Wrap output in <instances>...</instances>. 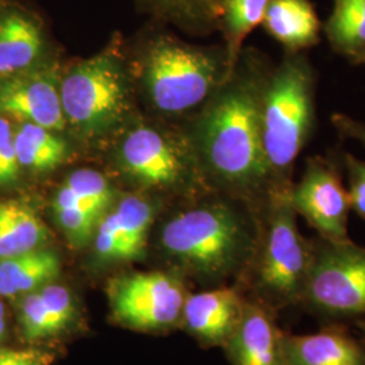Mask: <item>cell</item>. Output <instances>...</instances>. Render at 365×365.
I'll return each mask as SVG.
<instances>
[{"label": "cell", "instance_id": "obj_6", "mask_svg": "<svg viewBox=\"0 0 365 365\" xmlns=\"http://www.w3.org/2000/svg\"><path fill=\"white\" fill-rule=\"evenodd\" d=\"M313 259L299 307L324 324L365 318V247L312 238Z\"/></svg>", "mask_w": 365, "mask_h": 365}, {"label": "cell", "instance_id": "obj_8", "mask_svg": "<svg viewBox=\"0 0 365 365\" xmlns=\"http://www.w3.org/2000/svg\"><path fill=\"white\" fill-rule=\"evenodd\" d=\"M113 314L120 324L140 330L175 325L182 319L185 288L164 272H137L114 279L108 287Z\"/></svg>", "mask_w": 365, "mask_h": 365}, {"label": "cell", "instance_id": "obj_27", "mask_svg": "<svg viewBox=\"0 0 365 365\" xmlns=\"http://www.w3.org/2000/svg\"><path fill=\"white\" fill-rule=\"evenodd\" d=\"M342 167L348 178V196L351 210L365 220V161L353 156L352 153H342Z\"/></svg>", "mask_w": 365, "mask_h": 365}, {"label": "cell", "instance_id": "obj_12", "mask_svg": "<svg viewBox=\"0 0 365 365\" xmlns=\"http://www.w3.org/2000/svg\"><path fill=\"white\" fill-rule=\"evenodd\" d=\"M284 336L276 312L245 299L241 319L223 346L233 365H286Z\"/></svg>", "mask_w": 365, "mask_h": 365}, {"label": "cell", "instance_id": "obj_5", "mask_svg": "<svg viewBox=\"0 0 365 365\" xmlns=\"http://www.w3.org/2000/svg\"><path fill=\"white\" fill-rule=\"evenodd\" d=\"M227 78L226 56L161 37L146 54L145 83L158 110L180 114L207 103Z\"/></svg>", "mask_w": 365, "mask_h": 365}, {"label": "cell", "instance_id": "obj_24", "mask_svg": "<svg viewBox=\"0 0 365 365\" xmlns=\"http://www.w3.org/2000/svg\"><path fill=\"white\" fill-rule=\"evenodd\" d=\"M113 197L105 176L96 170H80L68 176L57 191L53 207H78L102 217Z\"/></svg>", "mask_w": 365, "mask_h": 365}, {"label": "cell", "instance_id": "obj_29", "mask_svg": "<svg viewBox=\"0 0 365 365\" xmlns=\"http://www.w3.org/2000/svg\"><path fill=\"white\" fill-rule=\"evenodd\" d=\"M54 353L27 348V349H0V365H51Z\"/></svg>", "mask_w": 365, "mask_h": 365}, {"label": "cell", "instance_id": "obj_30", "mask_svg": "<svg viewBox=\"0 0 365 365\" xmlns=\"http://www.w3.org/2000/svg\"><path fill=\"white\" fill-rule=\"evenodd\" d=\"M331 125L342 138L356 141L365 148V122L344 113H334Z\"/></svg>", "mask_w": 365, "mask_h": 365}, {"label": "cell", "instance_id": "obj_19", "mask_svg": "<svg viewBox=\"0 0 365 365\" xmlns=\"http://www.w3.org/2000/svg\"><path fill=\"white\" fill-rule=\"evenodd\" d=\"M322 30L330 48L357 66L365 56V0H334Z\"/></svg>", "mask_w": 365, "mask_h": 365}, {"label": "cell", "instance_id": "obj_21", "mask_svg": "<svg viewBox=\"0 0 365 365\" xmlns=\"http://www.w3.org/2000/svg\"><path fill=\"white\" fill-rule=\"evenodd\" d=\"M14 143L21 168L48 172L66 160V141L39 125L22 122L14 131Z\"/></svg>", "mask_w": 365, "mask_h": 365}, {"label": "cell", "instance_id": "obj_31", "mask_svg": "<svg viewBox=\"0 0 365 365\" xmlns=\"http://www.w3.org/2000/svg\"><path fill=\"white\" fill-rule=\"evenodd\" d=\"M7 333V313L3 302L0 300V342L6 337Z\"/></svg>", "mask_w": 365, "mask_h": 365}, {"label": "cell", "instance_id": "obj_15", "mask_svg": "<svg viewBox=\"0 0 365 365\" xmlns=\"http://www.w3.org/2000/svg\"><path fill=\"white\" fill-rule=\"evenodd\" d=\"M38 18L13 0H0V78L25 72L43 49Z\"/></svg>", "mask_w": 365, "mask_h": 365}, {"label": "cell", "instance_id": "obj_2", "mask_svg": "<svg viewBox=\"0 0 365 365\" xmlns=\"http://www.w3.org/2000/svg\"><path fill=\"white\" fill-rule=\"evenodd\" d=\"M235 196H214L175 215L161 242L170 256L202 282L221 284L244 274L259 241L261 211L240 206Z\"/></svg>", "mask_w": 365, "mask_h": 365}, {"label": "cell", "instance_id": "obj_23", "mask_svg": "<svg viewBox=\"0 0 365 365\" xmlns=\"http://www.w3.org/2000/svg\"><path fill=\"white\" fill-rule=\"evenodd\" d=\"M118 232L115 260L137 259L143 250L153 220L150 205L138 196H128L111 211Z\"/></svg>", "mask_w": 365, "mask_h": 365}, {"label": "cell", "instance_id": "obj_1", "mask_svg": "<svg viewBox=\"0 0 365 365\" xmlns=\"http://www.w3.org/2000/svg\"><path fill=\"white\" fill-rule=\"evenodd\" d=\"M269 69L233 72L207 101L196 128L202 172L261 211L274 194L261 137V92Z\"/></svg>", "mask_w": 365, "mask_h": 365}, {"label": "cell", "instance_id": "obj_4", "mask_svg": "<svg viewBox=\"0 0 365 365\" xmlns=\"http://www.w3.org/2000/svg\"><path fill=\"white\" fill-rule=\"evenodd\" d=\"M313 242L298 227L291 188L274 192L261 210V229L248 274L252 297L276 313L299 306L312 268Z\"/></svg>", "mask_w": 365, "mask_h": 365}, {"label": "cell", "instance_id": "obj_17", "mask_svg": "<svg viewBox=\"0 0 365 365\" xmlns=\"http://www.w3.org/2000/svg\"><path fill=\"white\" fill-rule=\"evenodd\" d=\"M261 26L284 52H307L321 41L322 24L310 0H269Z\"/></svg>", "mask_w": 365, "mask_h": 365}, {"label": "cell", "instance_id": "obj_9", "mask_svg": "<svg viewBox=\"0 0 365 365\" xmlns=\"http://www.w3.org/2000/svg\"><path fill=\"white\" fill-rule=\"evenodd\" d=\"M291 203L317 237L330 241L349 240L351 202L334 158L315 155L306 160L299 180L291 187Z\"/></svg>", "mask_w": 365, "mask_h": 365}, {"label": "cell", "instance_id": "obj_10", "mask_svg": "<svg viewBox=\"0 0 365 365\" xmlns=\"http://www.w3.org/2000/svg\"><path fill=\"white\" fill-rule=\"evenodd\" d=\"M119 158L125 172L145 185L164 187L196 173L197 158L150 128L131 130L120 145Z\"/></svg>", "mask_w": 365, "mask_h": 365}, {"label": "cell", "instance_id": "obj_18", "mask_svg": "<svg viewBox=\"0 0 365 365\" xmlns=\"http://www.w3.org/2000/svg\"><path fill=\"white\" fill-rule=\"evenodd\" d=\"M60 272L58 256L48 249H36L0 261V298L21 299L38 288L54 283Z\"/></svg>", "mask_w": 365, "mask_h": 365}, {"label": "cell", "instance_id": "obj_16", "mask_svg": "<svg viewBox=\"0 0 365 365\" xmlns=\"http://www.w3.org/2000/svg\"><path fill=\"white\" fill-rule=\"evenodd\" d=\"M76 313L68 288L51 283L19 299L18 321L29 341L49 339L71 325Z\"/></svg>", "mask_w": 365, "mask_h": 365}, {"label": "cell", "instance_id": "obj_28", "mask_svg": "<svg viewBox=\"0 0 365 365\" xmlns=\"http://www.w3.org/2000/svg\"><path fill=\"white\" fill-rule=\"evenodd\" d=\"M19 170L13 126L7 118L0 115V185L15 182L19 176Z\"/></svg>", "mask_w": 365, "mask_h": 365}, {"label": "cell", "instance_id": "obj_11", "mask_svg": "<svg viewBox=\"0 0 365 365\" xmlns=\"http://www.w3.org/2000/svg\"><path fill=\"white\" fill-rule=\"evenodd\" d=\"M0 114L49 130H63L66 119L61 105L60 86L53 71L21 72L0 84Z\"/></svg>", "mask_w": 365, "mask_h": 365}, {"label": "cell", "instance_id": "obj_7", "mask_svg": "<svg viewBox=\"0 0 365 365\" xmlns=\"http://www.w3.org/2000/svg\"><path fill=\"white\" fill-rule=\"evenodd\" d=\"M66 122L95 135L117 123L126 110V88L115 61L101 54L72 68L60 86Z\"/></svg>", "mask_w": 365, "mask_h": 365}, {"label": "cell", "instance_id": "obj_26", "mask_svg": "<svg viewBox=\"0 0 365 365\" xmlns=\"http://www.w3.org/2000/svg\"><path fill=\"white\" fill-rule=\"evenodd\" d=\"M54 215L66 237L75 245H84L101 222V217L78 207H53Z\"/></svg>", "mask_w": 365, "mask_h": 365}, {"label": "cell", "instance_id": "obj_14", "mask_svg": "<svg viewBox=\"0 0 365 365\" xmlns=\"http://www.w3.org/2000/svg\"><path fill=\"white\" fill-rule=\"evenodd\" d=\"M286 365H365V346L341 322L309 334L284 336Z\"/></svg>", "mask_w": 365, "mask_h": 365}, {"label": "cell", "instance_id": "obj_13", "mask_svg": "<svg viewBox=\"0 0 365 365\" xmlns=\"http://www.w3.org/2000/svg\"><path fill=\"white\" fill-rule=\"evenodd\" d=\"M245 306L240 288L218 286L188 295L182 307V322L202 344L225 345L238 325Z\"/></svg>", "mask_w": 365, "mask_h": 365}, {"label": "cell", "instance_id": "obj_3", "mask_svg": "<svg viewBox=\"0 0 365 365\" xmlns=\"http://www.w3.org/2000/svg\"><path fill=\"white\" fill-rule=\"evenodd\" d=\"M317 126V72L307 52H286L261 92V137L274 192L294 184L298 157Z\"/></svg>", "mask_w": 365, "mask_h": 365}, {"label": "cell", "instance_id": "obj_22", "mask_svg": "<svg viewBox=\"0 0 365 365\" xmlns=\"http://www.w3.org/2000/svg\"><path fill=\"white\" fill-rule=\"evenodd\" d=\"M269 0H225L222 6L220 26L226 38L227 76L233 72L241 56L245 38L262 25Z\"/></svg>", "mask_w": 365, "mask_h": 365}, {"label": "cell", "instance_id": "obj_32", "mask_svg": "<svg viewBox=\"0 0 365 365\" xmlns=\"http://www.w3.org/2000/svg\"><path fill=\"white\" fill-rule=\"evenodd\" d=\"M354 324H356V327H357L359 331H360V339L363 341V344H364L365 346V318L354 321Z\"/></svg>", "mask_w": 365, "mask_h": 365}, {"label": "cell", "instance_id": "obj_25", "mask_svg": "<svg viewBox=\"0 0 365 365\" xmlns=\"http://www.w3.org/2000/svg\"><path fill=\"white\" fill-rule=\"evenodd\" d=\"M157 9L200 29L220 25L225 0H153Z\"/></svg>", "mask_w": 365, "mask_h": 365}, {"label": "cell", "instance_id": "obj_20", "mask_svg": "<svg viewBox=\"0 0 365 365\" xmlns=\"http://www.w3.org/2000/svg\"><path fill=\"white\" fill-rule=\"evenodd\" d=\"M48 238L34 211L18 203H0V261L38 249Z\"/></svg>", "mask_w": 365, "mask_h": 365}, {"label": "cell", "instance_id": "obj_33", "mask_svg": "<svg viewBox=\"0 0 365 365\" xmlns=\"http://www.w3.org/2000/svg\"><path fill=\"white\" fill-rule=\"evenodd\" d=\"M357 66H365V56H363L360 60H359V63H357Z\"/></svg>", "mask_w": 365, "mask_h": 365}]
</instances>
